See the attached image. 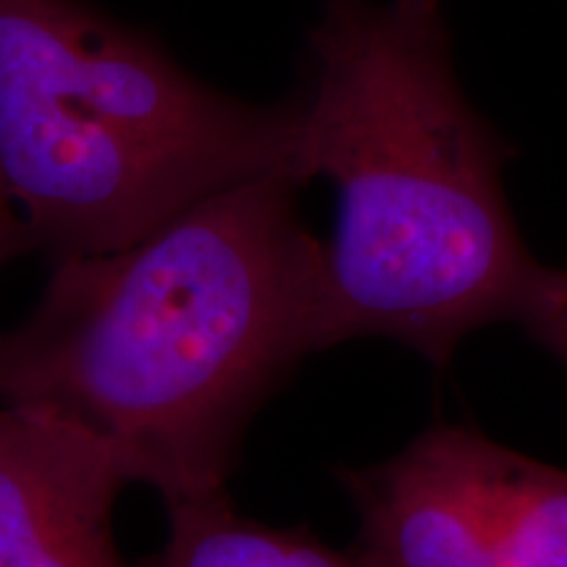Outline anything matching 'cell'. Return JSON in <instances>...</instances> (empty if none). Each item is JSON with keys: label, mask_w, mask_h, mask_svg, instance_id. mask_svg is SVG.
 <instances>
[{"label": "cell", "mask_w": 567, "mask_h": 567, "mask_svg": "<svg viewBox=\"0 0 567 567\" xmlns=\"http://www.w3.org/2000/svg\"><path fill=\"white\" fill-rule=\"evenodd\" d=\"M300 174L205 197L101 255L53 264L0 331V405L66 421L168 505L229 492L245 431L326 342V247Z\"/></svg>", "instance_id": "6da1fadb"}, {"label": "cell", "mask_w": 567, "mask_h": 567, "mask_svg": "<svg viewBox=\"0 0 567 567\" xmlns=\"http://www.w3.org/2000/svg\"><path fill=\"white\" fill-rule=\"evenodd\" d=\"M300 163L337 189L326 342L392 339L434 365L517 323L542 264L505 189L507 142L452 66L444 0H323Z\"/></svg>", "instance_id": "7a4b0ae2"}, {"label": "cell", "mask_w": 567, "mask_h": 567, "mask_svg": "<svg viewBox=\"0 0 567 567\" xmlns=\"http://www.w3.org/2000/svg\"><path fill=\"white\" fill-rule=\"evenodd\" d=\"M302 101L252 105L76 0H0V176L32 250H118L255 176L295 172Z\"/></svg>", "instance_id": "3957f363"}, {"label": "cell", "mask_w": 567, "mask_h": 567, "mask_svg": "<svg viewBox=\"0 0 567 567\" xmlns=\"http://www.w3.org/2000/svg\"><path fill=\"white\" fill-rule=\"evenodd\" d=\"M337 478L373 567H567V467L476 429L434 425Z\"/></svg>", "instance_id": "277c9868"}, {"label": "cell", "mask_w": 567, "mask_h": 567, "mask_svg": "<svg viewBox=\"0 0 567 567\" xmlns=\"http://www.w3.org/2000/svg\"><path fill=\"white\" fill-rule=\"evenodd\" d=\"M126 484L130 473L101 439L0 405V567H126L113 538Z\"/></svg>", "instance_id": "5b68a950"}, {"label": "cell", "mask_w": 567, "mask_h": 567, "mask_svg": "<svg viewBox=\"0 0 567 567\" xmlns=\"http://www.w3.org/2000/svg\"><path fill=\"white\" fill-rule=\"evenodd\" d=\"M166 509L161 567H373L354 547H329L308 528H276L245 517L229 492Z\"/></svg>", "instance_id": "8992f818"}, {"label": "cell", "mask_w": 567, "mask_h": 567, "mask_svg": "<svg viewBox=\"0 0 567 567\" xmlns=\"http://www.w3.org/2000/svg\"><path fill=\"white\" fill-rule=\"evenodd\" d=\"M517 326L567 368V268H538Z\"/></svg>", "instance_id": "52a82bcc"}, {"label": "cell", "mask_w": 567, "mask_h": 567, "mask_svg": "<svg viewBox=\"0 0 567 567\" xmlns=\"http://www.w3.org/2000/svg\"><path fill=\"white\" fill-rule=\"evenodd\" d=\"M27 250H32L30 234H27L24 221H21L17 205H13L3 184V176H0V268Z\"/></svg>", "instance_id": "ba28073f"}]
</instances>
